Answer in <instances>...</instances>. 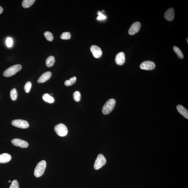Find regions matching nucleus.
I'll return each mask as SVG.
<instances>
[{"label": "nucleus", "instance_id": "f257e3e1", "mask_svg": "<svg viewBox=\"0 0 188 188\" xmlns=\"http://www.w3.org/2000/svg\"><path fill=\"white\" fill-rule=\"evenodd\" d=\"M46 166V162L45 160L39 162L34 169V174L35 176L37 178L41 176L45 172Z\"/></svg>", "mask_w": 188, "mask_h": 188}, {"label": "nucleus", "instance_id": "f03ea898", "mask_svg": "<svg viewBox=\"0 0 188 188\" xmlns=\"http://www.w3.org/2000/svg\"><path fill=\"white\" fill-rule=\"evenodd\" d=\"M116 104L115 100L111 99L108 100L103 106L102 113L104 115L109 114L113 110Z\"/></svg>", "mask_w": 188, "mask_h": 188}, {"label": "nucleus", "instance_id": "7ed1b4c3", "mask_svg": "<svg viewBox=\"0 0 188 188\" xmlns=\"http://www.w3.org/2000/svg\"><path fill=\"white\" fill-rule=\"evenodd\" d=\"M21 68L22 66L20 64L13 66L6 70L3 73V75L5 77H9L15 74Z\"/></svg>", "mask_w": 188, "mask_h": 188}, {"label": "nucleus", "instance_id": "20e7f679", "mask_svg": "<svg viewBox=\"0 0 188 188\" xmlns=\"http://www.w3.org/2000/svg\"><path fill=\"white\" fill-rule=\"evenodd\" d=\"M54 131L60 137L66 136L68 132L67 126L63 124L60 123L55 126Z\"/></svg>", "mask_w": 188, "mask_h": 188}, {"label": "nucleus", "instance_id": "39448f33", "mask_svg": "<svg viewBox=\"0 0 188 188\" xmlns=\"http://www.w3.org/2000/svg\"><path fill=\"white\" fill-rule=\"evenodd\" d=\"M106 163V160L103 154H99L95 160L94 165V168L95 170H98L105 165Z\"/></svg>", "mask_w": 188, "mask_h": 188}, {"label": "nucleus", "instance_id": "423d86ee", "mask_svg": "<svg viewBox=\"0 0 188 188\" xmlns=\"http://www.w3.org/2000/svg\"><path fill=\"white\" fill-rule=\"evenodd\" d=\"M12 124L13 126L17 128H26L29 127V123L26 120H15L12 122Z\"/></svg>", "mask_w": 188, "mask_h": 188}, {"label": "nucleus", "instance_id": "0eeeda50", "mask_svg": "<svg viewBox=\"0 0 188 188\" xmlns=\"http://www.w3.org/2000/svg\"><path fill=\"white\" fill-rule=\"evenodd\" d=\"M140 67L143 70H152L156 67V65L154 62L151 61H146L142 62L140 64Z\"/></svg>", "mask_w": 188, "mask_h": 188}, {"label": "nucleus", "instance_id": "6e6552de", "mask_svg": "<svg viewBox=\"0 0 188 188\" xmlns=\"http://www.w3.org/2000/svg\"><path fill=\"white\" fill-rule=\"evenodd\" d=\"M12 143L16 146L19 147L23 148H27L28 143L26 141L19 139H14L11 141Z\"/></svg>", "mask_w": 188, "mask_h": 188}, {"label": "nucleus", "instance_id": "1a4fd4ad", "mask_svg": "<svg viewBox=\"0 0 188 188\" xmlns=\"http://www.w3.org/2000/svg\"><path fill=\"white\" fill-rule=\"evenodd\" d=\"M141 27V23L139 22H136L131 25L128 30V34L130 35H133L137 33Z\"/></svg>", "mask_w": 188, "mask_h": 188}, {"label": "nucleus", "instance_id": "9d476101", "mask_svg": "<svg viewBox=\"0 0 188 188\" xmlns=\"http://www.w3.org/2000/svg\"><path fill=\"white\" fill-rule=\"evenodd\" d=\"M90 50L94 57L99 58L102 55V51L99 47L96 45H92L91 47Z\"/></svg>", "mask_w": 188, "mask_h": 188}, {"label": "nucleus", "instance_id": "9b49d317", "mask_svg": "<svg viewBox=\"0 0 188 188\" xmlns=\"http://www.w3.org/2000/svg\"><path fill=\"white\" fill-rule=\"evenodd\" d=\"M175 17L174 9L173 8L167 9L164 15V18L169 21H171L173 20Z\"/></svg>", "mask_w": 188, "mask_h": 188}, {"label": "nucleus", "instance_id": "f8f14e48", "mask_svg": "<svg viewBox=\"0 0 188 188\" xmlns=\"http://www.w3.org/2000/svg\"><path fill=\"white\" fill-rule=\"evenodd\" d=\"M125 55L123 52H119L116 56L115 61L117 65H123L125 62Z\"/></svg>", "mask_w": 188, "mask_h": 188}, {"label": "nucleus", "instance_id": "ddd939ff", "mask_svg": "<svg viewBox=\"0 0 188 188\" xmlns=\"http://www.w3.org/2000/svg\"><path fill=\"white\" fill-rule=\"evenodd\" d=\"M52 73L51 72L47 71L44 73L37 80V82L39 83H43L48 80L51 78Z\"/></svg>", "mask_w": 188, "mask_h": 188}, {"label": "nucleus", "instance_id": "4468645a", "mask_svg": "<svg viewBox=\"0 0 188 188\" xmlns=\"http://www.w3.org/2000/svg\"><path fill=\"white\" fill-rule=\"evenodd\" d=\"M11 156L8 153H3L0 155V164H5L10 161Z\"/></svg>", "mask_w": 188, "mask_h": 188}, {"label": "nucleus", "instance_id": "2eb2a0df", "mask_svg": "<svg viewBox=\"0 0 188 188\" xmlns=\"http://www.w3.org/2000/svg\"><path fill=\"white\" fill-rule=\"evenodd\" d=\"M177 109L179 112L186 118H188V111L187 109L181 105H178Z\"/></svg>", "mask_w": 188, "mask_h": 188}, {"label": "nucleus", "instance_id": "dca6fc26", "mask_svg": "<svg viewBox=\"0 0 188 188\" xmlns=\"http://www.w3.org/2000/svg\"><path fill=\"white\" fill-rule=\"evenodd\" d=\"M35 1V0H24L22 2V5L24 8H28L32 6Z\"/></svg>", "mask_w": 188, "mask_h": 188}, {"label": "nucleus", "instance_id": "f3484780", "mask_svg": "<svg viewBox=\"0 0 188 188\" xmlns=\"http://www.w3.org/2000/svg\"><path fill=\"white\" fill-rule=\"evenodd\" d=\"M42 98L45 101L50 103H53L54 101V98L48 93L44 94L43 97H42Z\"/></svg>", "mask_w": 188, "mask_h": 188}, {"label": "nucleus", "instance_id": "a211bd4d", "mask_svg": "<svg viewBox=\"0 0 188 188\" xmlns=\"http://www.w3.org/2000/svg\"><path fill=\"white\" fill-rule=\"evenodd\" d=\"M55 62V59L54 56H50L46 60V64L47 66L48 67H51L54 65Z\"/></svg>", "mask_w": 188, "mask_h": 188}, {"label": "nucleus", "instance_id": "6ab92c4d", "mask_svg": "<svg viewBox=\"0 0 188 188\" xmlns=\"http://www.w3.org/2000/svg\"><path fill=\"white\" fill-rule=\"evenodd\" d=\"M173 50L176 53L177 56L179 59H183L184 56L181 50L176 46H174L173 48Z\"/></svg>", "mask_w": 188, "mask_h": 188}, {"label": "nucleus", "instance_id": "aec40b11", "mask_svg": "<svg viewBox=\"0 0 188 188\" xmlns=\"http://www.w3.org/2000/svg\"><path fill=\"white\" fill-rule=\"evenodd\" d=\"M76 81V77H73L70 78V79L66 81L65 82V85L67 87L71 86L75 84Z\"/></svg>", "mask_w": 188, "mask_h": 188}, {"label": "nucleus", "instance_id": "412c9836", "mask_svg": "<svg viewBox=\"0 0 188 188\" xmlns=\"http://www.w3.org/2000/svg\"><path fill=\"white\" fill-rule=\"evenodd\" d=\"M18 96V93L15 89H13L10 92V97L11 99L13 101L16 100Z\"/></svg>", "mask_w": 188, "mask_h": 188}, {"label": "nucleus", "instance_id": "4be33fe9", "mask_svg": "<svg viewBox=\"0 0 188 188\" xmlns=\"http://www.w3.org/2000/svg\"><path fill=\"white\" fill-rule=\"evenodd\" d=\"M44 35L47 40L49 42H52L53 40V34L49 31H46L44 33Z\"/></svg>", "mask_w": 188, "mask_h": 188}, {"label": "nucleus", "instance_id": "5701e85b", "mask_svg": "<svg viewBox=\"0 0 188 188\" xmlns=\"http://www.w3.org/2000/svg\"><path fill=\"white\" fill-rule=\"evenodd\" d=\"M73 99L75 101L79 102L81 100V93L78 91H76L73 95Z\"/></svg>", "mask_w": 188, "mask_h": 188}, {"label": "nucleus", "instance_id": "b1692460", "mask_svg": "<svg viewBox=\"0 0 188 188\" xmlns=\"http://www.w3.org/2000/svg\"><path fill=\"white\" fill-rule=\"evenodd\" d=\"M71 38L70 33L67 32L63 33L60 36V38L63 40H68Z\"/></svg>", "mask_w": 188, "mask_h": 188}, {"label": "nucleus", "instance_id": "393cba45", "mask_svg": "<svg viewBox=\"0 0 188 188\" xmlns=\"http://www.w3.org/2000/svg\"><path fill=\"white\" fill-rule=\"evenodd\" d=\"M32 84L30 81H28L26 83L24 86V89L26 93H28L31 89Z\"/></svg>", "mask_w": 188, "mask_h": 188}, {"label": "nucleus", "instance_id": "a878e982", "mask_svg": "<svg viewBox=\"0 0 188 188\" xmlns=\"http://www.w3.org/2000/svg\"><path fill=\"white\" fill-rule=\"evenodd\" d=\"M9 188H19V184L18 181L16 180L13 181Z\"/></svg>", "mask_w": 188, "mask_h": 188}, {"label": "nucleus", "instance_id": "bb28decb", "mask_svg": "<svg viewBox=\"0 0 188 188\" xmlns=\"http://www.w3.org/2000/svg\"><path fill=\"white\" fill-rule=\"evenodd\" d=\"M6 44L7 46L9 48H10L12 46L13 44V40L11 38L8 37L6 40Z\"/></svg>", "mask_w": 188, "mask_h": 188}, {"label": "nucleus", "instance_id": "cd10ccee", "mask_svg": "<svg viewBox=\"0 0 188 188\" xmlns=\"http://www.w3.org/2000/svg\"><path fill=\"white\" fill-rule=\"evenodd\" d=\"M98 15L99 16L97 18V20H103L106 18V17L105 16L103 15L101 12H99Z\"/></svg>", "mask_w": 188, "mask_h": 188}, {"label": "nucleus", "instance_id": "c85d7f7f", "mask_svg": "<svg viewBox=\"0 0 188 188\" xmlns=\"http://www.w3.org/2000/svg\"><path fill=\"white\" fill-rule=\"evenodd\" d=\"M3 11V9L1 6H0V15L2 13Z\"/></svg>", "mask_w": 188, "mask_h": 188}, {"label": "nucleus", "instance_id": "c756f323", "mask_svg": "<svg viewBox=\"0 0 188 188\" xmlns=\"http://www.w3.org/2000/svg\"><path fill=\"white\" fill-rule=\"evenodd\" d=\"M186 41H187V44H188V38L187 39V40H186Z\"/></svg>", "mask_w": 188, "mask_h": 188}, {"label": "nucleus", "instance_id": "7c9ffc66", "mask_svg": "<svg viewBox=\"0 0 188 188\" xmlns=\"http://www.w3.org/2000/svg\"><path fill=\"white\" fill-rule=\"evenodd\" d=\"M9 182L10 183L11 182V181H9Z\"/></svg>", "mask_w": 188, "mask_h": 188}]
</instances>
